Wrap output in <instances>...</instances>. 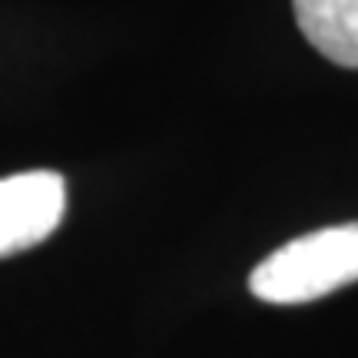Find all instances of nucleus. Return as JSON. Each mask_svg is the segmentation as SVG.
<instances>
[{
	"label": "nucleus",
	"instance_id": "nucleus-1",
	"mask_svg": "<svg viewBox=\"0 0 358 358\" xmlns=\"http://www.w3.org/2000/svg\"><path fill=\"white\" fill-rule=\"evenodd\" d=\"M358 282V222L299 236L252 268L249 292L268 306H302Z\"/></svg>",
	"mask_w": 358,
	"mask_h": 358
},
{
	"label": "nucleus",
	"instance_id": "nucleus-2",
	"mask_svg": "<svg viewBox=\"0 0 358 358\" xmlns=\"http://www.w3.org/2000/svg\"><path fill=\"white\" fill-rule=\"evenodd\" d=\"M66 213V182L53 169L0 179V259L50 239Z\"/></svg>",
	"mask_w": 358,
	"mask_h": 358
},
{
	"label": "nucleus",
	"instance_id": "nucleus-3",
	"mask_svg": "<svg viewBox=\"0 0 358 358\" xmlns=\"http://www.w3.org/2000/svg\"><path fill=\"white\" fill-rule=\"evenodd\" d=\"M299 30L338 66L358 70V0H292Z\"/></svg>",
	"mask_w": 358,
	"mask_h": 358
}]
</instances>
